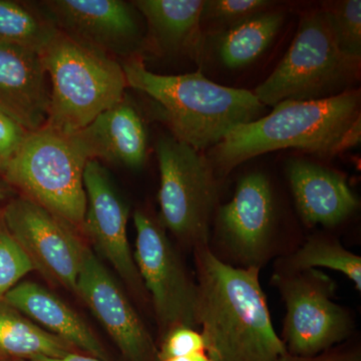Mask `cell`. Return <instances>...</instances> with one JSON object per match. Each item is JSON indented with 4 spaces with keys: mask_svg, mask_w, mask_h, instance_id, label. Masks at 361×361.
<instances>
[{
    "mask_svg": "<svg viewBox=\"0 0 361 361\" xmlns=\"http://www.w3.org/2000/svg\"><path fill=\"white\" fill-rule=\"evenodd\" d=\"M197 322L213 361H273L287 353L273 326L258 268L223 262L209 245L194 250Z\"/></svg>",
    "mask_w": 361,
    "mask_h": 361,
    "instance_id": "6da1fadb",
    "label": "cell"
},
{
    "mask_svg": "<svg viewBox=\"0 0 361 361\" xmlns=\"http://www.w3.org/2000/svg\"><path fill=\"white\" fill-rule=\"evenodd\" d=\"M360 90L317 101H286L267 116L240 126L210 149L218 177L271 152L294 149L322 159L341 155L361 137Z\"/></svg>",
    "mask_w": 361,
    "mask_h": 361,
    "instance_id": "7a4b0ae2",
    "label": "cell"
},
{
    "mask_svg": "<svg viewBox=\"0 0 361 361\" xmlns=\"http://www.w3.org/2000/svg\"><path fill=\"white\" fill-rule=\"evenodd\" d=\"M122 66L128 87L153 99L172 137L196 151L214 148L233 130L258 120L266 111L253 92L216 84L201 71L159 75L140 58H130Z\"/></svg>",
    "mask_w": 361,
    "mask_h": 361,
    "instance_id": "3957f363",
    "label": "cell"
},
{
    "mask_svg": "<svg viewBox=\"0 0 361 361\" xmlns=\"http://www.w3.org/2000/svg\"><path fill=\"white\" fill-rule=\"evenodd\" d=\"M40 56L51 84L45 127L75 134L123 101L127 80L122 65L113 56L59 30Z\"/></svg>",
    "mask_w": 361,
    "mask_h": 361,
    "instance_id": "277c9868",
    "label": "cell"
},
{
    "mask_svg": "<svg viewBox=\"0 0 361 361\" xmlns=\"http://www.w3.org/2000/svg\"><path fill=\"white\" fill-rule=\"evenodd\" d=\"M360 66L361 58L342 51L320 8L304 14L288 51L253 94L272 108L282 102L338 96L360 80Z\"/></svg>",
    "mask_w": 361,
    "mask_h": 361,
    "instance_id": "5b68a950",
    "label": "cell"
},
{
    "mask_svg": "<svg viewBox=\"0 0 361 361\" xmlns=\"http://www.w3.org/2000/svg\"><path fill=\"white\" fill-rule=\"evenodd\" d=\"M84 149L73 135L44 127L27 133L1 172L7 184L70 225L82 229L87 212Z\"/></svg>",
    "mask_w": 361,
    "mask_h": 361,
    "instance_id": "8992f818",
    "label": "cell"
},
{
    "mask_svg": "<svg viewBox=\"0 0 361 361\" xmlns=\"http://www.w3.org/2000/svg\"><path fill=\"white\" fill-rule=\"evenodd\" d=\"M160 169V222L183 245L195 250L210 245L211 228L219 201V182L212 164L172 135L156 145Z\"/></svg>",
    "mask_w": 361,
    "mask_h": 361,
    "instance_id": "52a82bcc",
    "label": "cell"
},
{
    "mask_svg": "<svg viewBox=\"0 0 361 361\" xmlns=\"http://www.w3.org/2000/svg\"><path fill=\"white\" fill-rule=\"evenodd\" d=\"M272 283L286 307L280 337L287 353L314 356L348 341L353 316L334 301L336 284L329 275L319 269L275 271Z\"/></svg>",
    "mask_w": 361,
    "mask_h": 361,
    "instance_id": "ba28073f",
    "label": "cell"
},
{
    "mask_svg": "<svg viewBox=\"0 0 361 361\" xmlns=\"http://www.w3.org/2000/svg\"><path fill=\"white\" fill-rule=\"evenodd\" d=\"M213 221V253L228 264L261 270L276 249L277 204L268 176L244 175L231 201L218 206Z\"/></svg>",
    "mask_w": 361,
    "mask_h": 361,
    "instance_id": "9c48e42d",
    "label": "cell"
},
{
    "mask_svg": "<svg viewBox=\"0 0 361 361\" xmlns=\"http://www.w3.org/2000/svg\"><path fill=\"white\" fill-rule=\"evenodd\" d=\"M135 266L151 298L161 337L169 330L197 329L198 286L190 276L167 231L144 211L134 214Z\"/></svg>",
    "mask_w": 361,
    "mask_h": 361,
    "instance_id": "30bf717a",
    "label": "cell"
},
{
    "mask_svg": "<svg viewBox=\"0 0 361 361\" xmlns=\"http://www.w3.org/2000/svg\"><path fill=\"white\" fill-rule=\"evenodd\" d=\"M2 224L39 271L52 284L75 293L87 247L73 228L26 197L6 204Z\"/></svg>",
    "mask_w": 361,
    "mask_h": 361,
    "instance_id": "8fae6325",
    "label": "cell"
},
{
    "mask_svg": "<svg viewBox=\"0 0 361 361\" xmlns=\"http://www.w3.org/2000/svg\"><path fill=\"white\" fill-rule=\"evenodd\" d=\"M84 184L87 212L82 231L135 296L140 300H146L148 293L128 239L129 206L116 189L106 169L97 160H90L85 165Z\"/></svg>",
    "mask_w": 361,
    "mask_h": 361,
    "instance_id": "7c38bea8",
    "label": "cell"
},
{
    "mask_svg": "<svg viewBox=\"0 0 361 361\" xmlns=\"http://www.w3.org/2000/svg\"><path fill=\"white\" fill-rule=\"evenodd\" d=\"M42 6L45 18L59 32L109 56H130L145 45L133 4L122 0H51Z\"/></svg>",
    "mask_w": 361,
    "mask_h": 361,
    "instance_id": "4fadbf2b",
    "label": "cell"
},
{
    "mask_svg": "<svg viewBox=\"0 0 361 361\" xmlns=\"http://www.w3.org/2000/svg\"><path fill=\"white\" fill-rule=\"evenodd\" d=\"M75 294L101 323L127 361H160L159 348L129 298L87 247Z\"/></svg>",
    "mask_w": 361,
    "mask_h": 361,
    "instance_id": "5bb4252c",
    "label": "cell"
},
{
    "mask_svg": "<svg viewBox=\"0 0 361 361\" xmlns=\"http://www.w3.org/2000/svg\"><path fill=\"white\" fill-rule=\"evenodd\" d=\"M49 80L39 54L0 42V111L27 133L47 126Z\"/></svg>",
    "mask_w": 361,
    "mask_h": 361,
    "instance_id": "9a60e30c",
    "label": "cell"
},
{
    "mask_svg": "<svg viewBox=\"0 0 361 361\" xmlns=\"http://www.w3.org/2000/svg\"><path fill=\"white\" fill-rule=\"evenodd\" d=\"M286 175L306 225L336 227L360 207L346 178L332 169L307 160H292L287 164Z\"/></svg>",
    "mask_w": 361,
    "mask_h": 361,
    "instance_id": "2e32d148",
    "label": "cell"
},
{
    "mask_svg": "<svg viewBox=\"0 0 361 361\" xmlns=\"http://www.w3.org/2000/svg\"><path fill=\"white\" fill-rule=\"evenodd\" d=\"M4 301L49 334L59 337L84 355L111 361L108 350L90 325L54 292L32 281L16 285Z\"/></svg>",
    "mask_w": 361,
    "mask_h": 361,
    "instance_id": "e0dca14e",
    "label": "cell"
},
{
    "mask_svg": "<svg viewBox=\"0 0 361 361\" xmlns=\"http://www.w3.org/2000/svg\"><path fill=\"white\" fill-rule=\"evenodd\" d=\"M71 135L89 160L102 159L130 169H140L146 161V128L134 106L123 101Z\"/></svg>",
    "mask_w": 361,
    "mask_h": 361,
    "instance_id": "ac0fdd59",
    "label": "cell"
},
{
    "mask_svg": "<svg viewBox=\"0 0 361 361\" xmlns=\"http://www.w3.org/2000/svg\"><path fill=\"white\" fill-rule=\"evenodd\" d=\"M205 0H137L133 1L148 26L145 44L161 56H183L200 61L205 35L202 11Z\"/></svg>",
    "mask_w": 361,
    "mask_h": 361,
    "instance_id": "d6986e66",
    "label": "cell"
},
{
    "mask_svg": "<svg viewBox=\"0 0 361 361\" xmlns=\"http://www.w3.org/2000/svg\"><path fill=\"white\" fill-rule=\"evenodd\" d=\"M75 353L68 342L49 334L0 299V355L13 360L61 358Z\"/></svg>",
    "mask_w": 361,
    "mask_h": 361,
    "instance_id": "ffe728a7",
    "label": "cell"
},
{
    "mask_svg": "<svg viewBox=\"0 0 361 361\" xmlns=\"http://www.w3.org/2000/svg\"><path fill=\"white\" fill-rule=\"evenodd\" d=\"M284 18L283 11L270 9L221 33L218 54L223 65L237 70L254 63L272 44Z\"/></svg>",
    "mask_w": 361,
    "mask_h": 361,
    "instance_id": "44dd1931",
    "label": "cell"
},
{
    "mask_svg": "<svg viewBox=\"0 0 361 361\" xmlns=\"http://www.w3.org/2000/svg\"><path fill=\"white\" fill-rule=\"evenodd\" d=\"M318 268L342 273L361 291L360 256L344 248L338 240L329 235L310 237L300 248L279 259L275 271L296 272Z\"/></svg>",
    "mask_w": 361,
    "mask_h": 361,
    "instance_id": "7402d4cb",
    "label": "cell"
},
{
    "mask_svg": "<svg viewBox=\"0 0 361 361\" xmlns=\"http://www.w3.org/2000/svg\"><path fill=\"white\" fill-rule=\"evenodd\" d=\"M59 30L49 18L27 7L0 0V42L16 45L42 54L58 35Z\"/></svg>",
    "mask_w": 361,
    "mask_h": 361,
    "instance_id": "603a6c76",
    "label": "cell"
},
{
    "mask_svg": "<svg viewBox=\"0 0 361 361\" xmlns=\"http://www.w3.org/2000/svg\"><path fill=\"white\" fill-rule=\"evenodd\" d=\"M276 2L268 0H205L202 30L221 35L244 21L273 9Z\"/></svg>",
    "mask_w": 361,
    "mask_h": 361,
    "instance_id": "cb8c5ba5",
    "label": "cell"
},
{
    "mask_svg": "<svg viewBox=\"0 0 361 361\" xmlns=\"http://www.w3.org/2000/svg\"><path fill=\"white\" fill-rule=\"evenodd\" d=\"M341 49L361 58V1L341 0L322 4Z\"/></svg>",
    "mask_w": 361,
    "mask_h": 361,
    "instance_id": "d4e9b609",
    "label": "cell"
},
{
    "mask_svg": "<svg viewBox=\"0 0 361 361\" xmlns=\"http://www.w3.org/2000/svg\"><path fill=\"white\" fill-rule=\"evenodd\" d=\"M33 270L25 250L0 222V299Z\"/></svg>",
    "mask_w": 361,
    "mask_h": 361,
    "instance_id": "484cf974",
    "label": "cell"
},
{
    "mask_svg": "<svg viewBox=\"0 0 361 361\" xmlns=\"http://www.w3.org/2000/svg\"><path fill=\"white\" fill-rule=\"evenodd\" d=\"M198 353H206L205 342L201 332L191 327H176L169 330L161 337L159 360L180 357Z\"/></svg>",
    "mask_w": 361,
    "mask_h": 361,
    "instance_id": "4316f807",
    "label": "cell"
},
{
    "mask_svg": "<svg viewBox=\"0 0 361 361\" xmlns=\"http://www.w3.org/2000/svg\"><path fill=\"white\" fill-rule=\"evenodd\" d=\"M27 132L0 111V175L20 148Z\"/></svg>",
    "mask_w": 361,
    "mask_h": 361,
    "instance_id": "83f0119b",
    "label": "cell"
},
{
    "mask_svg": "<svg viewBox=\"0 0 361 361\" xmlns=\"http://www.w3.org/2000/svg\"><path fill=\"white\" fill-rule=\"evenodd\" d=\"M273 361H361V348L357 342L348 341L320 355L297 356L286 353Z\"/></svg>",
    "mask_w": 361,
    "mask_h": 361,
    "instance_id": "f1b7e54d",
    "label": "cell"
},
{
    "mask_svg": "<svg viewBox=\"0 0 361 361\" xmlns=\"http://www.w3.org/2000/svg\"><path fill=\"white\" fill-rule=\"evenodd\" d=\"M32 361H102L92 356L80 355L78 353H71L70 355L61 358L37 357Z\"/></svg>",
    "mask_w": 361,
    "mask_h": 361,
    "instance_id": "f546056e",
    "label": "cell"
},
{
    "mask_svg": "<svg viewBox=\"0 0 361 361\" xmlns=\"http://www.w3.org/2000/svg\"><path fill=\"white\" fill-rule=\"evenodd\" d=\"M160 361H213L206 353H193V355L180 356V357L166 358Z\"/></svg>",
    "mask_w": 361,
    "mask_h": 361,
    "instance_id": "4dcf8cb0",
    "label": "cell"
},
{
    "mask_svg": "<svg viewBox=\"0 0 361 361\" xmlns=\"http://www.w3.org/2000/svg\"><path fill=\"white\" fill-rule=\"evenodd\" d=\"M8 196V187L6 180L0 177V204L6 200Z\"/></svg>",
    "mask_w": 361,
    "mask_h": 361,
    "instance_id": "1f68e13d",
    "label": "cell"
},
{
    "mask_svg": "<svg viewBox=\"0 0 361 361\" xmlns=\"http://www.w3.org/2000/svg\"><path fill=\"white\" fill-rule=\"evenodd\" d=\"M4 361H8V360H4Z\"/></svg>",
    "mask_w": 361,
    "mask_h": 361,
    "instance_id": "d6a6232c",
    "label": "cell"
}]
</instances>
